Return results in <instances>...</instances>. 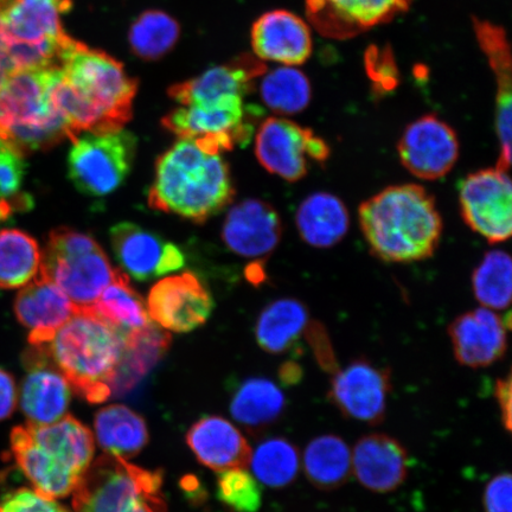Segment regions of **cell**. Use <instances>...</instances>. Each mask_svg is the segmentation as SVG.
Listing matches in <instances>:
<instances>
[{
  "label": "cell",
  "mask_w": 512,
  "mask_h": 512,
  "mask_svg": "<svg viewBox=\"0 0 512 512\" xmlns=\"http://www.w3.org/2000/svg\"><path fill=\"white\" fill-rule=\"evenodd\" d=\"M137 89L123 64L75 40L51 72L50 99L72 139L82 133L123 130L132 118Z\"/></svg>",
  "instance_id": "obj_1"
},
{
  "label": "cell",
  "mask_w": 512,
  "mask_h": 512,
  "mask_svg": "<svg viewBox=\"0 0 512 512\" xmlns=\"http://www.w3.org/2000/svg\"><path fill=\"white\" fill-rule=\"evenodd\" d=\"M358 219L371 253L394 264L431 258L443 234L434 197L419 184L382 190L361 204Z\"/></svg>",
  "instance_id": "obj_2"
},
{
  "label": "cell",
  "mask_w": 512,
  "mask_h": 512,
  "mask_svg": "<svg viewBox=\"0 0 512 512\" xmlns=\"http://www.w3.org/2000/svg\"><path fill=\"white\" fill-rule=\"evenodd\" d=\"M234 197L226 160L190 139H179L157 160L149 191L153 209L203 223L226 209Z\"/></svg>",
  "instance_id": "obj_3"
},
{
  "label": "cell",
  "mask_w": 512,
  "mask_h": 512,
  "mask_svg": "<svg viewBox=\"0 0 512 512\" xmlns=\"http://www.w3.org/2000/svg\"><path fill=\"white\" fill-rule=\"evenodd\" d=\"M125 336L93 307H76L46 347L74 392L89 403H101L112 396Z\"/></svg>",
  "instance_id": "obj_4"
},
{
  "label": "cell",
  "mask_w": 512,
  "mask_h": 512,
  "mask_svg": "<svg viewBox=\"0 0 512 512\" xmlns=\"http://www.w3.org/2000/svg\"><path fill=\"white\" fill-rule=\"evenodd\" d=\"M54 67L21 70L0 87V140L23 156L72 139L66 120L50 99Z\"/></svg>",
  "instance_id": "obj_5"
},
{
  "label": "cell",
  "mask_w": 512,
  "mask_h": 512,
  "mask_svg": "<svg viewBox=\"0 0 512 512\" xmlns=\"http://www.w3.org/2000/svg\"><path fill=\"white\" fill-rule=\"evenodd\" d=\"M163 473L104 454L93 460L73 492L75 512H166Z\"/></svg>",
  "instance_id": "obj_6"
},
{
  "label": "cell",
  "mask_w": 512,
  "mask_h": 512,
  "mask_svg": "<svg viewBox=\"0 0 512 512\" xmlns=\"http://www.w3.org/2000/svg\"><path fill=\"white\" fill-rule=\"evenodd\" d=\"M42 254L40 273L76 307H92L119 271L91 235L72 228L54 229Z\"/></svg>",
  "instance_id": "obj_7"
},
{
  "label": "cell",
  "mask_w": 512,
  "mask_h": 512,
  "mask_svg": "<svg viewBox=\"0 0 512 512\" xmlns=\"http://www.w3.org/2000/svg\"><path fill=\"white\" fill-rule=\"evenodd\" d=\"M68 177L89 197H104L121 187L130 175L137 139L123 130L82 133L72 139Z\"/></svg>",
  "instance_id": "obj_8"
},
{
  "label": "cell",
  "mask_w": 512,
  "mask_h": 512,
  "mask_svg": "<svg viewBox=\"0 0 512 512\" xmlns=\"http://www.w3.org/2000/svg\"><path fill=\"white\" fill-rule=\"evenodd\" d=\"M260 110L247 106L243 99L214 105H190L176 108L162 123L179 139H190L202 150L221 155L249 142Z\"/></svg>",
  "instance_id": "obj_9"
},
{
  "label": "cell",
  "mask_w": 512,
  "mask_h": 512,
  "mask_svg": "<svg viewBox=\"0 0 512 512\" xmlns=\"http://www.w3.org/2000/svg\"><path fill=\"white\" fill-rule=\"evenodd\" d=\"M255 155L268 172L296 183L309 174L311 162L325 163L330 149L310 128L271 117L256 132Z\"/></svg>",
  "instance_id": "obj_10"
},
{
  "label": "cell",
  "mask_w": 512,
  "mask_h": 512,
  "mask_svg": "<svg viewBox=\"0 0 512 512\" xmlns=\"http://www.w3.org/2000/svg\"><path fill=\"white\" fill-rule=\"evenodd\" d=\"M460 211L467 226L490 243L509 240L512 187L507 170L485 169L467 176L459 188Z\"/></svg>",
  "instance_id": "obj_11"
},
{
  "label": "cell",
  "mask_w": 512,
  "mask_h": 512,
  "mask_svg": "<svg viewBox=\"0 0 512 512\" xmlns=\"http://www.w3.org/2000/svg\"><path fill=\"white\" fill-rule=\"evenodd\" d=\"M392 376L387 368L367 360H356L335 371L329 399L345 418L380 425L387 412Z\"/></svg>",
  "instance_id": "obj_12"
},
{
  "label": "cell",
  "mask_w": 512,
  "mask_h": 512,
  "mask_svg": "<svg viewBox=\"0 0 512 512\" xmlns=\"http://www.w3.org/2000/svg\"><path fill=\"white\" fill-rule=\"evenodd\" d=\"M399 157L413 176L425 181L445 177L459 157L457 133L435 115H424L408 125L399 140Z\"/></svg>",
  "instance_id": "obj_13"
},
{
  "label": "cell",
  "mask_w": 512,
  "mask_h": 512,
  "mask_svg": "<svg viewBox=\"0 0 512 512\" xmlns=\"http://www.w3.org/2000/svg\"><path fill=\"white\" fill-rule=\"evenodd\" d=\"M146 307L153 322L165 330L190 332L207 322L214 300L197 275L184 272L153 286Z\"/></svg>",
  "instance_id": "obj_14"
},
{
  "label": "cell",
  "mask_w": 512,
  "mask_h": 512,
  "mask_svg": "<svg viewBox=\"0 0 512 512\" xmlns=\"http://www.w3.org/2000/svg\"><path fill=\"white\" fill-rule=\"evenodd\" d=\"M23 363L27 375L22 382L19 403L28 424H55L67 414L72 401V387L51 362L46 344L31 345L25 351Z\"/></svg>",
  "instance_id": "obj_15"
},
{
  "label": "cell",
  "mask_w": 512,
  "mask_h": 512,
  "mask_svg": "<svg viewBox=\"0 0 512 512\" xmlns=\"http://www.w3.org/2000/svg\"><path fill=\"white\" fill-rule=\"evenodd\" d=\"M115 259L126 274L138 281H149L181 270L185 265L182 249L136 223L121 222L111 229Z\"/></svg>",
  "instance_id": "obj_16"
},
{
  "label": "cell",
  "mask_w": 512,
  "mask_h": 512,
  "mask_svg": "<svg viewBox=\"0 0 512 512\" xmlns=\"http://www.w3.org/2000/svg\"><path fill=\"white\" fill-rule=\"evenodd\" d=\"M412 0H306L310 22L325 37H354L388 23L408 9Z\"/></svg>",
  "instance_id": "obj_17"
},
{
  "label": "cell",
  "mask_w": 512,
  "mask_h": 512,
  "mask_svg": "<svg viewBox=\"0 0 512 512\" xmlns=\"http://www.w3.org/2000/svg\"><path fill=\"white\" fill-rule=\"evenodd\" d=\"M283 236V223L278 211L261 200H245L226 216L222 240L229 251L248 259L270 255Z\"/></svg>",
  "instance_id": "obj_18"
},
{
  "label": "cell",
  "mask_w": 512,
  "mask_h": 512,
  "mask_svg": "<svg viewBox=\"0 0 512 512\" xmlns=\"http://www.w3.org/2000/svg\"><path fill=\"white\" fill-rule=\"evenodd\" d=\"M265 73V63L258 57L242 56L224 66L211 68L195 79L172 86L169 95L181 106L245 99L252 91L253 81Z\"/></svg>",
  "instance_id": "obj_19"
},
{
  "label": "cell",
  "mask_w": 512,
  "mask_h": 512,
  "mask_svg": "<svg viewBox=\"0 0 512 512\" xmlns=\"http://www.w3.org/2000/svg\"><path fill=\"white\" fill-rule=\"evenodd\" d=\"M509 320L494 310L464 313L448 328L454 356L469 368H484L501 360L508 348Z\"/></svg>",
  "instance_id": "obj_20"
},
{
  "label": "cell",
  "mask_w": 512,
  "mask_h": 512,
  "mask_svg": "<svg viewBox=\"0 0 512 512\" xmlns=\"http://www.w3.org/2000/svg\"><path fill=\"white\" fill-rule=\"evenodd\" d=\"M252 47L261 61L296 67L310 59L312 35L309 25L286 10L267 12L252 28Z\"/></svg>",
  "instance_id": "obj_21"
},
{
  "label": "cell",
  "mask_w": 512,
  "mask_h": 512,
  "mask_svg": "<svg viewBox=\"0 0 512 512\" xmlns=\"http://www.w3.org/2000/svg\"><path fill=\"white\" fill-rule=\"evenodd\" d=\"M75 310L67 294L42 273L15 300V315L29 331L30 345L48 344Z\"/></svg>",
  "instance_id": "obj_22"
},
{
  "label": "cell",
  "mask_w": 512,
  "mask_h": 512,
  "mask_svg": "<svg viewBox=\"0 0 512 512\" xmlns=\"http://www.w3.org/2000/svg\"><path fill=\"white\" fill-rule=\"evenodd\" d=\"M352 475L364 488L376 494L399 489L408 476L406 448L390 435L368 434L351 452Z\"/></svg>",
  "instance_id": "obj_23"
},
{
  "label": "cell",
  "mask_w": 512,
  "mask_h": 512,
  "mask_svg": "<svg viewBox=\"0 0 512 512\" xmlns=\"http://www.w3.org/2000/svg\"><path fill=\"white\" fill-rule=\"evenodd\" d=\"M187 443L198 462L222 472L246 469L252 447L239 428L222 416H204L190 427Z\"/></svg>",
  "instance_id": "obj_24"
},
{
  "label": "cell",
  "mask_w": 512,
  "mask_h": 512,
  "mask_svg": "<svg viewBox=\"0 0 512 512\" xmlns=\"http://www.w3.org/2000/svg\"><path fill=\"white\" fill-rule=\"evenodd\" d=\"M477 40L488 57L497 81L496 132L499 142L497 168L509 170L511 162V53L507 35L502 28L475 19Z\"/></svg>",
  "instance_id": "obj_25"
},
{
  "label": "cell",
  "mask_w": 512,
  "mask_h": 512,
  "mask_svg": "<svg viewBox=\"0 0 512 512\" xmlns=\"http://www.w3.org/2000/svg\"><path fill=\"white\" fill-rule=\"evenodd\" d=\"M32 440L64 469L82 478L94 460V435L72 415L63 416L55 424H27Z\"/></svg>",
  "instance_id": "obj_26"
},
{
  "label": "cell",
  "mask_w": 512,
  "mask_h": 512,
  "mask_svg": "<svg viewBox=\"0 0 512 512\" xmlns=\"http://www.w3.org/2000/svg\"><path fill=\"white\" fill-rule=\"evenodd\" d=\"M11 451L19 469L37 492L50 498L72 495L80 479L48 456L31 439L27 426L16 427L11 432Z\"/></svg>",
  "instance_id": "obj_27"
},
{
  "label": "cell",
  "mask_w": 512,
  "mask_h": 512,
  "mask_svg": "<svg viewBox=\"0 0 512 512\" xmlns=\"http://www.w3.org/2000/svg\"><path fill=\"white\" fill-rule=\"evenodd\" d=\"M296 224L307 245L330 248L347 235L350 217L347 207L337 196L329 192H316L300 204Z\"/></svg>",
  "instance_id": "obj_28"
},
{
  "label": "cell",
  "mask_w": 512,
  "mask_h": 512,
  "mask_svg": "<svg viewBox=\"0 0 512 512\" xmlns=\"http://www.w3.org/2000/svg\"><path fill=\"white\" fill-rule=\"evenodd\" d=\"M95 437L106 454L121 459L138 456L149 443V430L142 415L124 405L101 408L95 414Z\"/></svg>",
  "instance_id": "obj_29"
},
{
  "label": "cell",
  "mask_w": 512,
  "mask_h": 512,
  "mask_svg": "<svg viewBox=\"0 0 512 512\" xmlns=\"http://www.w3.org/2000/svg\"><path fill=\"white\" fill-rule=\"evenodd\" d=\"M168 332L150 324L125 336V349L112 386V395H124L150 373L170 347Z\"/></svg>",
  "instance_id": "obj_30"
},
{
  "label": "cell",
  "mask_w": 512,
  "mask_h": 512,
  "mask_svg": "<svg viewBox=\"0 0 512 512\" xmlns=\"http://www.w3.org/2000/svg\"><path fill=\"white\" fill-rule=\"evenodd\" d=\"M309 325V311L297 299L275 300L265 307L256 323V341L262 350L280 355L292 349Z\"/></svg>",
  "instance_id": "obj_31"
},
{
  "label": "cell",
  "mask_w": 512,
  "mask_h": 512,
  "mask_svg": "<svg viewBox=\"0 0 512 512\" xmlns=\"http://www.w3.org/2000/svg\"><path fill=\"white\" fill-rule=\"evenodd\" d=\"M286 398L273 381L253 377L236 389L230 414L240 425L258 432L274 424L283 415Z\"/></svg>",
  "instance_id": "obj_32"
},
{
  "label": "cell",
  "mask_w": 512,
  "mask_h": 512,
  "mask_svg": "<svg viewBox=\"0 0 512 512\" xmlns=\"http://www.w3.org/2000/svg\"><path fill=\"white\" fill-rule=\"evenodd\" d=\"M304 472L309 482L319 490L341 488L352 475L351 451L338 435H320L306 446Z\"/></svg>",
  "instance_id": "obj_33"
},
{
  "label": "cell",
  "mask_w": 512,
  "mask_h": 512,
  "mask_svg": "<svg viewBox=\"0 0 512 512\" xmlns=\"http://www.w3.org/2000/svg\"><path fill=\"white\" fill-rule=\"evenodd\" d=\"M43 254L37 241L19 229L0 230V290L24 287L41 272Z\"/></svg>",
  "instance_id": "obj_34"
},
{
  "label": "cell",
  "mask_w": 512,
  "mask_h": 512,
  "mask_svg": "<svg viewBox=\"0 0 512 512\" xmlns=\"http://www.w3.org/2000/svg\"><path fill=\"white\" fill-rule=\"evenodd\" d=\"M92 307L125 335L151 324L144 299L134 290L127 274L120 270Z\"/></svg>",
  "instance_id": "obj_35"
},
{
  "label": "cell",
  "mask_w": 512,
  "mask_h": 512,
  "mask_svg": "<svg viewBox=\"0 0 512 512\" xmlns=\"http://www.w3.org/2000/svg\"><path fill=\"white\" fill-rule=\"evenodd\" d=\"M249 465L259 483L273 489H283L299 475L300 454L290 440L271 438L256 447Z\"/></svg>",
  "instance_id": "obj_36"
},
{
  "label": "cell",
  "mask_w": 512,
  "mask_h": 512,
  "mask_svg": "<svg viewBox=\"0 0 512 512\" xmlns=\"http://www.w3.org/2000/svg\"><path fill=\"white\" fill-rule=\"evenodd\" d=\"M260 95L264 104L275 114H298L310 104L311 83L302 70L281 66L264 74Z\"/></svg>",
  "instance_id": "obj_37"
},
{
  "label": "cell",
  "mask_w": 512,
  "mask_h": 512,
  "mask_svg": "<svg viewBox=\"0 0 512 512\" xmlns=\"http://www.w3.org/2000/svg\"><path fill=\"white\" fill-rule=\"evenodd\" d=\"M181 34L176 19L163 11L149 10L132 24L130 35L133 53L143 60H158L175 47Z\"/></svg>",
  "instance_id": "obj_38"
},
{
  "label": "cell",
  "mask_w": 512,
  "mask_h": 512,
  "mask_svg": "<svg viewBox=\"0 0 512 512\" xmlns=\"http://www.w3.org/2000/svg\"><path fill=\"white\" fill-rule=\"evenodd\" d=\"M512 264L508 253L491 251L475 272H473V292L486 309L502 311L511 303Z\"/></svg>",
  "instance_id": "obj_39"
},
{
  "label": "cell",
  "mask_w": 512,
  "mask_h": 512,
  "mask_svg": "<svg viewBox=\"0 0 512 512\" xmlns=\"http://www.w3.org/2000/svg\"><path fill=\"white\" fill-rule=\"evenodd\" d=\"M10 0H0V87L10 76L21 70L53 67L59 56L37 47L18 42L6 23V9Z\"/></svg>",
  "instance_id": "obj_40"
},
{
  "label": "cell",
  "mask_w": 512,
  "mask_h": 512,
  "mask_svg": "<svg viewBox=\"0 0 512 512\" xmlns=\"http://www.w3.org/2000/svg\"><path fill=\"white\" fill-rule=\"evenodd\" d=\"M24 156L14 146L0 140V222L32 208L34 200L23 191Z\"/></svg>",
  "instance_id": "obj_41"
},
{
  "label": "cell",
  "mask_w": 512,
  "mask_h": 512,
  "mask_svg": "<svg viewBox=\"0 0 512 512\" xmlns=\"http://www.w3.org/2000/svg\"><path fill=\"white\" fill-rule=\"evenodd\" d=\"M216 494L221 503L235 512H258L261 508V486L246 469L219 472Z\"/></svg>",
  "instance_id": "obj_42"
},
{
  "label": "cell",
  "mask_w": 512,
  "mask_h": 512,
  "mask_svg": "<svg viewBox=\"0 0 512 512\" xmlns=\"http://www.w3.org/2000/svg\"><path fill=\"white\" fill-rule=\"evenodd\" d=\"M0 512H70L56 499L34 489L22 488L10 492L0 505Z\"/></svg>",
  "instance_id": "obj_43"
},
{
  "label": "cell",
  "mask_w": 512,
  "mask_h": 512,
  "mask_svg": "<svg viewBox=\"0 0 512 512\" xmlns=\"http://www.w3.org/2000/svg\"><path fill=\"white\" fill-rule=\"evenodd\" d=\"M512 479L510 473H499L484 491L485 512H512Z\"/></svg>",
  "instance_id": "obj_44"
},
{
  "label": "cell",
  "mask_w": 512,
  "mask_h": 512,
  "mask_svg": "<svg viewBox=\"0 0 512 512\" xmlns=\"http://www.w3.org/2000/svg\"><path fill=\"white\" fill-rule=\"evenodd\" d=\"M18 393L14 377L0 369V421L10 418L17 407Z\"/></svg>",
  "instance_id": "obj_45"
},
{
  "label": "cell",
  "mask_w": 512,
  "mask_h": 512,
  "mask_svg": "<svg viewBox=\"0 0 512 512\" xmlns=\"http://www.w3.org/2000/svg\"><path fill=\"white\" fill-rule=\"evenodd\" d=\"M511 375L496 382L495 396L501 409L503 427L511 432Z\"/></svg>",
  "instance_id": "obj_46"
},
{
  "label": "cell",
  "mask_w": 512,
  "mask_h": 512,
  "mask_svg": "<svg viewBox=\"0 0 512 512\" xmlns=\"http://www.w3.org/2000/svg\"><path fill=\"white\" fill-rule=\"evenodd\" d=\"M302 368L297 366L296 363H285L280 369V379L285 384H294L302 379Z\"/></svg>",
  "instance_id": "obj_47"
},
{
  "label": "cell",
  "mask_w": 512,
  "mask_h": 512,
  "mask_svg": "<svg viewBox=\"0 0 512 512\" xmlns=\"http://www.w3.org/2000/svg\"><path fill=\"white\" fill-rule=\"evenodd\" d=\"M53 2L59 6V9L61 10L62 14H66L67 11L72 8V0H53Z\"/></svg>",
  "instance_id": "obj_48"
}]
</instances>
